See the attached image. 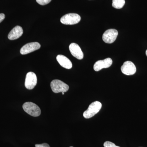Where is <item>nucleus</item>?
I'll use <instances>...</instances> for the list:
<instances>
[{
    "instance_id": "obj_16",
    "label": "nucleus",
    "mask_w": 147,
    "mask_h": 147,
    "mask_svg": "<svg viewBox=\"0 0 147 147\" xmlns=\"http://www.w3.org/2000/svg\"><path fill=\"white\" fill-rule=\"evenodd\" d=\"M36 147H50V146L46 143H43L41 144L35 145Z\"/></svg>"
},
{
    "instance_id": "obj_17",
    "label": "nucleus",
    "mask_w": 147,
    "mask_h": 147,
    "mask_svg": "<svg viewBox=\"0 0 147 147\" xmlns=\"http://www.w3.org/2000/svg\"><path fill=\"white\" fill-rule=\"evenodd\" d=\"M5 15L4 13H0V23L3 21L4 19L5 18Z\"/></svg>"
},
{
    "instance_id": "obj_5",
    "label": "nucleus",
    "mask_w": 147,
    "mask_h": 147,
    "mask_svg": "<svg viewBox=\"0 0 147 147\" xmlns=\"http://www.w3.org/2000/svg\"><path fill=\"white\" fill-rule=\"evenodd\" d=\"M118 35V32L115 29H109L106 30L102 35V40L105 43L110 44L115 42Z\"/></svg>"
},
{
    "instance_id": "obj_1",
    "label": "nucleus",
    "mask_w": 147,
    "mask_h": 147,
    "mask_svg": "<svg viewBox=\"0 0 147 147\" xmlns=\"http://www.w3.org/2000/svg\"><path fill=\"white\" fill-rule=\"evenodd\" d=\"M102 107L101 102L96 101L90 104L88 109L84 112L83 116L86 119H90L94 117L99 112Z\"/></svg>"
},
{
    "instance_id": "obj_11",
    "label": "nucleus",
    "mask_w": 147,
    "mask_h": 147,
    "mask_svg": "<svg viewBox=\"0 0 147 147\" xmlns=\"http://www.w3.org/2000/svg\"><path fill=\"white\" fill-rule=\"evenodd\" d=\"M23 28L20 26H16L9 33L8 38L10 40L18 39L23 34Z\"/></svg>"
},
{
    "instance_id": "obj_4",
    "label": "nucleus",
    "mask_w": 147,
    "mask_h": 147,
    "mask_svg": "<svg viewBox=\"0 0 147 147\" xmlns=\"http://www.w3.org/2000/svg\"><path fill=\"white\" fill-rule=\"evenodd\" d=\"M81 16L75 13L65 14L61 18V22L64 25H72L79 23L81 21Z\"/></svg>"
},
{
    "instance_id": "obj_20",
    "label": "nucleus",
    "mask_w": 147,
    "mask_h": 147,
    "mask_svg": "<svg viewBox=\"0 0 147 147\" xmlns=\"http://www.w3.org/2000/svg\"><path fill=\"white\" fill-rule=\"evenodd\" d=\"M73 147L71 146V147Z\"/></svg>"
},
{
    "instance_id": "obj_19",
    "label": "nucleus",
    "mask_w": 147,
    "mask_h": 147,
    "mask_svg": "<svg viewBox=\"0 0 147 147\" xmlns=\"http://www.w3.org/2000/svg\"><path fill=\"white\" fill-rule=\"evenodd\" d=\"M64 93H65V92H62V94H63V95L64 94Z\"/></svg>"
},
{
    "instance_id": "obj_6",
    "label": "nucleus",
    "mask_w": 147,
    "mask_h": 147,
    "mask_svg": "<svg viewBox=\"0 0 147 147\" xmlns=\"http://www.w3.org/2000/svg\"><path fill=\"white\" fill-rule=\"evenodd\" d=\"M121 70L123 74L126 75H132L137 71L136 66L132 62L127 61L124 63L121 67Z\"/></svg>"
},
{
    "instance_id": "obj_2",
    "label": "nucleus",
    "mask_w": 147,
    "mask_h": 147,
    "mask_svg": "<svg viewBox=\"0 0 147 147\" xmlns=\"http://www.w3.org/2000/svg\"><path fill=\"white\" fill-rule=\"evenodd\" d=\"M24 111L32 117H37L40 115L41 110L36 104L31 102H25L23 105Z\"/></svg>"
},
{
    "instance_id": "obj_3",
    "label": "nucleus",
    "mask_w": 147,
    "mask_h": 147,
    "mask_svg": "<svg viewBox=\"0 0 147 147\" xmlns=\"http://www.w3.org/2000/svg\"><path fill=\"white\" fill-rule=\"evenodd\" d=\"M51 89L55 93L59 92H66L68 90L69 87L67 84L59 80H54L51 82Z\"/></svg>"
},
{
    "instance_id": "obj_14",
    "label": "nucleus",
    "mask_w": 147,
    "mask_h": 147,
    "mask_svg": "<svg viewBox=\"0 0 147 147\" xmlns=\"http://www.w3.org/2000/svg\"><path fill=\"white\" fill-rule=\"evenodd\" d=\"M103 146H104V147H120L118 146H116V145L113 143V142H108V141L105 142L104 143Z\"/></svg>"
},
{
    "instance_id": "obj_18",
    "label": "nucleus",
    "mask_w": 147,
    "mask_h": 147,
    "mask_svg": "<svg viewBox=\"0 0 147 147\" xmlns=\"http://www.w3.org/2000/svg\"><path fill=\"white\" fill-rule=\"evenodd\" d=\"M146 56L147 57V50H146Z\"/></svg>"
},
{
    "instance_id": "obj_7",
    "label": "nucleus",
    "mask_w": 147,
    "mask_h": 147,
    "mask_svg": "<svg viewBox=\"0 0 147 147\" xmlns=\"http://www.w3.org/2000/svg\"><path fill=\"white\" fill-rule=\"evenodd\" d=\"M37 77L35 74L33 72L27 73L25 81V87L28 90H32L37 84Z\"/></svg>"
},
{
    "instance_id": "obj_10",
    "label": "nucleus",
    "mask_w": 147,
    "mask_h": 147,
    "mask_svg": "<svg viewBox=\"0 0 147 147\" xmlns=\"http://www.w3.org/2000/svg\"><path fill=\"white\" fill-rule=\"evenodd\" d=\"M69 50L72 56L76 59L82 60L84 58V53L81 47L76 43H71L69 46Z\"/></svg>"
},
{
    "instance_id": "obj_12",
    "label": "nucleus",
    "mask_w": 147,
    "mask_h": 147,
    "mask_svg": "<svg viewBox=\"0 0 147 147\" xmlns=\"http://www.w3.org/2000/svg\"><path fill=\"white\" fill-rule=\"evenodd\" d=\"M57 60L60 65L64 68L70 69L72 67L71 61L64 55H58L57 57Z\"/></svg>"
},
{
    "instance_id": "obj_13",
    "label": "nucleus",
    "mask_w": 147,
    "mask_h": 147,
    "mask_svg": "<svg viewBox=\"0 0 147 147\" xmlns=\"http://www.w3.org/2000/svg\"><path fill=\"white\" fill-rule=\"evenodd\" d=\"M125 4V0H113L112 6L114 8L120 9L123 7Z\"/></svg>"
},
{
    "instance_id": "obj_15",
    "label": "nucleus",
    "mask_w": 147,
    "mask_h": 147,
    "mask_svg": "<svg viewBox=\"0 0 147 147\" xmlns=\"http://www.w3.org/2000/svg\"><path fill=\"white\" fill-rule=\"evenodd\" d=\"M52 0H36L37 2L40 5H46L49 3Z\"/></svg>"
},
{
    "instance_id": "obj_8",
    "label": "nucleus",
    "mask_w": 147,
    "mask_h": 147,
    "mask_svg": "<svg viewBox=\"0 0 147 147\" xmlns=\"http://www.w3.org/2000/svg\"><path fill=\"white\" fill-rule=\"evenodd\" d=\"M40 45L38 42H32L24 45L20 50L21 55H25L34 52L40 48Z\"/></svg>"
},
{
    "instance_id": "obj_9",
    "label": "nucleus",
    "mask_w": 147,
    "mask_h": 147,
    "mask_svg": "<svg viewBox=\"0 0 147 147\" xmlns=\"http://www.w3.org/2000/svg\"><path fill=\"white\" fill-rule=\"evenodd\" d=\"M113 63V60L110 58H106L103 60L97 61L94 65V69L96 71H99L103 68H108Z\"/></svg>"
}]
</instances>
